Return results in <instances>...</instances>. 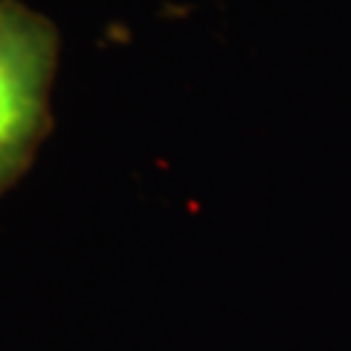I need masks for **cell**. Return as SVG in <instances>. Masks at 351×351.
Segmentation results:
<instances>
[{"label":"cell","mask_w":351,"mask_h":351,"mask_svg":"<svg viewBox=\"0 0 351 351\" xmlns=\"http://www.w3.org/2000/svg\"><path fill=\"white\" fill-rule=\"evenodd\" d=\"M56 62V27L18 0H0V193L41 144Z\"/></svg>","instance_id":"obj_1"}]
</instances>
